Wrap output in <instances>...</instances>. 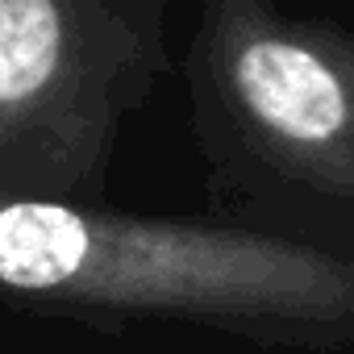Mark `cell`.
Listing matches in <instances>:
<instances>
[{
  "label": "cell",
  "mask_w": 354,
  "mask_h": 354,
  "mask_svg": "<svg viewBox=\"0 0 354 354\" xmlns=\"http://www.w3.org/2000/svg\"><path fill=\"white\" fill-rule=\"evenodd\" d=\"M0 283L59 321H180L221 337L354 354V246L230 217L0 201Z\"/></svg>",
  "instance_id": "1"
},
{
  "label": "cell",
  "mask_w": 354,
  "mask_h": 354,
  "mask_svg": "<svg viewBox=\"0 0 354 354\" xmlns=\"http://www.w3.org/2000/svg\"><path fill=\"white\" fill-rule=\"evenodd\" d=\"M171 0H0V201L109 205L121 125L167 75Z\"/></svg>",
  "instance_id": "3"
},
{
  "label": "cell",
  "mask_w": 354,
  "mask_h": 354,
  "mask_svg": "<svg viewBox=\"0 0 354 354\" xmlns=\"http://www.w3.org/2000/svg\"><path fill=\"white\" fill-rule=\"evenodd\" d=\"M184 92L213 217L354 246V30L201 0Z\"/></svg>",
  "instance_id": "2"
}]
</instances>
